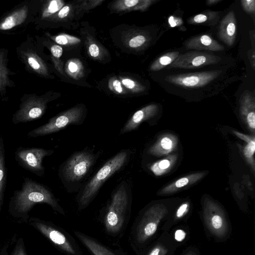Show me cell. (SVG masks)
<instances>
[{
	"label": "cell",
	"instance_id": "cell-1",
	"mask_svg": "<svg viewBox=\"0 0 255 255\" xmlns=\"http://www.w3.org/2000/svg\"><path fill=\"white\" fill-rule=\"evenodd\" d=\"M38 203H46L54 210L64 215L63 209L52 192L45 186L25 178L21 189L15 191L11 198L8 212L13 217L27 222L29 213Z\"/></svg>",
	"mask_w": 255,
	"mask_h": 255
},
{
	"label": "cell",
	"instance_id": "cell-2",
	"mask_svg": "<svg viewBox=\"0 0 255 255\" xmlns=\"http://www.w3.org/2000/svg\"><path fill=\"white\" fill-rule=\"evenodd\" d=\"M128 156L126 151H121L103 165L84 188L79 200L81 207L88 205L104 182L125 164Z\"/></svg>",
	"mask_w": 255,
	"mask_h": 255
},
{
	"label": "cell",
	"instance_id": "cell-3",
	"mask_svg": "<svg viewBox=\"0 0 255 255\" xmlns=\"http://www.w3.org/2000/svg\"><path fill=\"white\" fill-rule=\"evenodd\" d=\"M128 202L127 186L120 185L113 194L105 217L106 230L110 233L119 232L124 224Z\"/></svg>",
	"mask_w": 255,
	"mask_h": 255
},
{
	"label": "cell",
	"instance_id": "cell-4",
	"mask_svg": "<svg viewBox=\"0 0 255 255\" xmlns=\"http://www.w3.org/2000/svg\"><path fill=\"white\" fill-rule=\"evenodd\" d=\"M84 111L81 107L71 108L50 119L45 124L31 131V137L44 136L57 132L71 125H80L83 121Z\"/></svg>",
	"mask_w": 255,
	"mask_h": 255
},
{
	"label": "cell",
	"instance_id": "cell-5",
	"mask_svg": "<svg viewBox=\"0 0 255 255\" xmlns=\"http://www.w3.org/2000/svg\"><path fill=\"white\" fill-rule=\"evenodd\" d=\"M96 155L86 150L73 154L66 162L62 170L66 181L77 182L87 174L96 161Z\"/></svg>",
	"mask_w": 255,
	"mask_h": 255
},
{
	"label": "cell",
	"instance_id": "cell-6",
	"mask_svg": "<svg viewBox=\"0 0 255 255\" xmlns=\"http://www.w3.org/2000/svg\"><path fill=\"white\" fill-rule=\"evenodd\" d=\"M222 72L219 70H212L174 74L167 76L165 80L172 85L184 89H198L211 84Z\"/></svg>",
	"mask_w": 255,
	"mask_h": 255
},
{
	"label": "cell",
	"instance_id": "cell-7",
	"mask_svg": "<svg viewBox=\"0 0 255 255\" xmlns=\"http://www.w3.org/2000/svg\"><path fill=\"white\" fill-rule=\"evenodd\" d=\"M203 217L207 227L214 235L222 238L227 235L229 225L223 209L207 198L204 201Z\"/></svg>",
	"mask_w": 255,
	"mask_h": 255
},
{
	"label": "cell",
	"instance_id": "cell-8",
	"mask_svg": "<svg viewBox=\"0 0 255 255\" xmlns=\"http://www.w3.org/2000/svg\"><path fill=\"white\" fill-rule=\"evenodd\" d=\"M167 213V208L162 204H156L148 208L144 213L137 228V241L143 243L151 238Z\"/></svg>",
	"mask_w": 255,
	"mask_h": 255
},
{
	"label": "cell",
	"instance_id": "cell-9",
	"mask_svg": "<svg viewBox=\"0 0 255 255\" xmlns=\"http://www.w3.org/2000/svg\"><path fill=\"white\" fill-rule=\"evenodd\" d=\"M47 100L34 95H25L18 110L13 114L14 124L33 121L41 117L46 108Z\"/></svg>",
	"mask_w": 255,
	"mask_h": 255
},
{
	"label": "cell",
	"instance_id": "cell-10",
	"mask_svg": "<svg viewBox=\"0 0 255 255\" xmlns=\"http://www.w3.org/2000/svg\"><path fill=\"white\" fill-rule=\"evenodd\" d=\"M53 150L42 148H18L15 152V157L19 165L38 176L44 174L42 165L43 158L51 155Z\"/></svg>",
	"mask_w": 255,
	"mask_h": 255
},
{
	"label": "cell",
	"instance_id": "cell-11",
	"mask_svg": "<svg viewBox=\"0 0 255 255\" xmlns=\"http://www.w3.org/2000/svg\"><path fill=\"white\" fill-rule=\"evenodd\" d=\"M27 223L67 254L76 255L75 250L66 236L50 223L35 217H30Z\"/></svg>",
	"mask_w": 255,
	"mask_h": 255
},
{
	"label": "cell",
	"instance_id": "cell-12",
	"mask_svg": "<svg viewBox=\"0 0 255 255\" xmlns=\"http://www.w3.org/2000/svg\"><path fill=\"white\" fill-rule=\"evenodd\" d=\"M221 60L220 57L198 51H191L179 54L168 68L194 69L215 64Z\"/></svg>",
	"mask_w": 255,
	"mask_h": 255
},
{
	"label": "cell",
	"instance_id": "cell-13",
	"mask_svg": "<svg viewBox=\"0 0 255 255\" xmlns=\"http://www.w3.org/2000/svg\"><path fill=\"white\" fill-rule=\"evenodd\" d=\"M217 35L228 46L234 44L237 35V20L233 10L229 11L221 20Z\"/></svg>",
	"mask_w": 255,
	"mask_h": 255
},
{
	"label": "cell",
	"instance_id": "cell-14",
	"mask_svg": "<svg viewBox=\"0 0 255 255\" xmlns=\"http://www.w3.org/2000/svg\"><path fill=\"white\" fill-rule=\"evenodd\" d=\"M158 110L157 105L150 104L137 111L121 129V134L136 129L142 122L153 117L157 113Z\"/></svg>",
	"mask_w": 255,
	"mask_h": 255
},
{
	"label": "cell",
	"instance_id": "cell-15",
	"mask_svg": "<svg viewBox=\"0 0 255 255\" xmlns=\"http://www.w3.org/2000/svg\"><path fill=\"white\" fill-rule=\"evenodd\" d=\"M241 115L253 133L255 129V97L249 91H245L240 101Z\"/></svg>",
	"mask_w": 255,
	"mask_h": 255
},
{
	"label": "cell",
	"instance_id": "cell-16",
	"mask_svg": "<svg viewBox=\"0 0 255 255\" xmlns=\"http://www.w3.org/2000/svg\"><path fill=\"white\" fill-rule=\"evenodd\" d=\"M188 49L220 51L224 47L207 34H202L188 39L185 43Z\"/></svg>",
	"mask_w": 255,
	"mask_h": 255
},
{
	"label": "cell",
	"instance_id": "cell-17",
	"mask_svg": "<svg viewBox=\"0 0 255 255\" xmlns=\"http://www.w3.org/2000/svg\"><path fill=\"white\" fill-rule=\"evenodd\" d=\"M178 142L176 135L172 133L163 134L149 148L148 153L156 156L168 154L176 148Z\"/></svg>",
	"mask_w": 255,
	"mask_h": 255
},
{
	"label": "cell",
	"instance_id": "cell-18",
	"mask_svg": "<svg viewBox=\"0 0 255 255\" xmlns=\"http://www.w3.org/2000/svg\"><path fill=\"white\" fill-rule=\"evenodd\" d=\"M19 55L29 70L42 76L47 75V69L42 60L32 49L20 50Z\"/></svg>",
	"mask_w": 255,
	"mask_h": 255
},
{
	"label": "cell",
	"instance_id": "cell-19",
	"mask_svg": "<svg viewBox=\"0 0 255 255\" xmlns=\"http://www.w3.org/2000/svg\"><path fill=\"white\" fill-rule=\"evenodd\" d=\"M206 172H200L189 174L181 177L163 188L159 195H166L175 193L183 188L191 185L202 179Z\"/></svg>",
	"mask_w": 255,
	"mask_h": 255
},
{
	"label": "cell",
	"instance_id": "cell-20",
	"mask_svg": "<svg viewBox=\"0 0 255 255\" xmlns=\"http://www.w3.org/2000/svg\"><path fill=\"white\" fill-rule=\"evenodd\" d=\"M28 9L24 5L15 10L0 22V30H8L22 24L28 16Z\"/></svg>",
	"mask_w": 255,
	"mask_h": 255
},
{
	"label": "cell",
	"instance_id": "cell-21",
	"mask_svg": "<svg viewBox=\"0 0 255 255\" xmlns=\"http://www.w3.org/2000/svg\"><path fill=\"white\" fill-rule=\"evenodd\" d=\"M0 255H28L23 238L14 236L8 241L0 249Z\"/></svg>",
	"mask_w": 255,
	"mask_h": 255
},
{
	"label": "cell",
	"instance_id": "cell-22",
	"mask_svg": "<svg viewBox=\"0 0 255 255\" xmlns=\"http://www.w3.org/2000/svg\"><path fill=\"white\" fill-rule=\"evenodd\" d=\"M80 241L94 255H116L105 247L82 233L75 232Z\"/></svg>",
	"mask_w": 255,
	"mask_h": 255
},
{
	"label": "cell",
	"instance_id": "cell-23",
	"mask_svg": "<svg viewBox=\"0 0 255 255\" xmlns=\"http://www.w3.org/2000/svg\"><path fill=\"white\" fill-rule=\"evenodd\" d=\"M177 158L176 155H170L152 164L150 167V170L156 176L165 174L171 170L176 161Z\"/></svg>",
	"mask_w": 255,
	"mask_h": 255
},
{
	"label": "cell",
	"instance_id": "cell-24",
	"mask_svg": "<svg viewBox=\"0 0 255 255\" xmlns=\"http://www.w3.org/2000/svg\"><path fill=\"white\" fill-rule=\"evenodd\" d=\"M7 62V51L0 49V93L5 92L7 87L12 86Z\"/></svg>",
	"mask_w": 255,
	"mask_h": 255
},
{
	"label": "cell",
	"instance_id": "cell-25",
	"mask_svg": "<svg viewBox=\"0 0 255 255\" xmlns=\"http://www.w3.org/2000/svg\"><path fill=\"white\" fill-rule=\"evenodd\" d=\"M151 0H124L115 3V8L119 10H140L144 11L153 2Z\"/></svg>",
	"mask_w": 255,
	"mask_h": 255
},
{
	"label": "cell",
	"instance_id": "cell-26",
	"mask_svg": "<svg viewBox=\"0 0 255 255\" xmlns=\"http://www.w3.org/2000/svg\"><path fill=\"white\" fill-rule=\"evenodd\" d=\"M6 179V170L4 141L2 137L0 136V213L3 204Z\"/></svg>",
	"mask_w": 255,
	"mask_h": 255
},
{
	"label": "cell",
	"instance_id": "cell-27",
	"mask_svg": "<svg viewBox=\"0 0 255 255\" xmlns=\"http://www.w3.org/2000/svg\"><path fill=\"white\" fill-rule=\"evenodd\" d=\"M178 51L167 52L155 60L150 67L152 71H157L172 64L179 55Z\"/></svg>",
	"mask_w": 255,
	"mask_h": 255
},
{
	"label": "cell",
	"instance_id": "cell-28",
	"mask_svg": "<svg viewBox=\"0 0 255 255\" xmlns=\"http://www.w3.org/2000/svg\"><path fill=\"white\" fill-rule=\"evenodd\" d=\"M218 14V11H207L189 18L188 19V22L191 24L213 23L215 22L216 20H217Z\"/></svg>",
	"mask_w": 255,
	"mask_h": 255
},
{
	"label": "cell",
	"instance_id": "cell-29",
	"mask_svg": "<svg viewBox=\"0 0 255 255\" xmlns=\"http://www.w3.org/2000/svg\"><path fill=\"white\" fill-rule=\"evenodd\" d=\"M64 2L61 0H53L48 1L42 11V17L46 18L59 11L64 5Z\"/></svg>",
	"mask_w": 255,
	"mask_h": 255
},
{
	"label": "cell",
	"instance_id": "cell-30",
	"mask_svg": "<svg viewBox=\"0 0 255 255\" xmlns=\"http://www.w3.org/2000/svg\"><path fill=\"white\" fill-rule=\"evenodd\" d=\"M255 151V139L247 142L243 149L244 155L252 170L255 171V162L254 153Z\"/></svg>",
	"mask_w": 255,
	"mask_h": 255
},
{
	"label": "cell",
	"instance_id": "cell-31",
	"mask_svg": "<svg viewBox=\"0 0 255 255\" xmlns=\"http://www.w3.org/2000/svg\"><path fill=\"white\" fill-rule=\"evenodd\" d=\"M189 207L190 205L188 202H185L182 204L176 210L172 218V220L169 222V225H172L182 219L188 212Z\"/></svg>",
	"mask_w": 255,
	"mask_h": 255
},
{
	"label": "cell",
	"instance_id": "cell-32",
	"mask_svg": "<svg viewBox=\"0 0 255 255\" xmlns=\"http://www.w3.org/2000/svg\"><path fill=\"white\" fill-rule=\"evenodd\" d=\"M54 40L60 45L74 44L81 42L79 38L68 34L59 35L55 37Z\"/></svg>",
	"mask_w": 255,
	"mask_h": 255
},
{
	"label": "cell",
	"instance_id": "cell-33",
	"mask_svg": "<svg viewBox=\"0 0 255 255\" xmlns=\"http://www.w3.org/2000/svg\"><path fill=\"white\" fill-rule=\"evenodd\" d=\"M122 84L132 92H140L144 90V87L140 84L129 78H122Z\"/></svg>",
	"mask_w": 255,
	"mask_h": 255
},
{
	"label": "cell",
	"instance_id": "cell-34",
	"mask_svg": "<svg viewBox=\"0 0 255 255\" xmlns=\"http://www.w3.org/2000/svg\"><path fill=\"white\" fill-rule=\"evenodd\" d=\"M146 41V38L143 35H138L132 38L128 42V45L131 48H137L142 46Z\"/></svg>",
	"mask_w": 255,
	"mask_h": 255
},
{
	"label": "cell",
	"instance_id": "cell-35",
	"mask_svg": "<svg viewBox=\"0 0 255 255\" xmlns=\"http://www.w3.org/2000/svg\"><path fill=\"white\" fill-rule=\"evenodd\" d=\"M169 251L167 248L161 244H157L149 252L147 255H166Z\"/></svg>",
	"mask_w": 255,
	"mask_h": 255
},
{
	"label": "cell",
	"instance_id": "cell-36",
	"mask_svg": "<svg viewBox=\"0 0 255 255\" xmlns=\"http://www.w3.org/2000/svg\"><path fill=\"white\" fill-rule=\"evenodd\" d=\"M244 10L250 14H254L255 12V0H243L241 1Z\"/></svg>",
	"mask_w": 255,
	"mask_h": 255
},
{
	"label": "cell",
	"instance_id": "cell-37",
	"mask_svg": "<svg viewBox=\"0 0 255 255\" xmlns=\"http://www.w3.org/2000/svg\"><path fill=\"white\" fill-rule=\"evenodd\" d=\"M109 87L112 91L117 94H122L123 93L124 89L122 83L118 79H111L109 82Z\"/></svg>",
	"mask_w": 255,
	"mask_h": 255
},
{
	"label": "cell",
	"instance_id": "cell-38",
	"mask_svg": "<svg viewBox=\"0 0 255 255\" xmlns=\"http://www.w3.org/2000/svg\"><path fill=\"white\" fill-rule=\"evenodd\" d=\"M50 50L52 56L56 58H60L62 55V48L58 45H52Z\"/></svg>",
	"mask_w": 255,
	"mask_h": 255
},
{
	"label": "cell",
	"instance_id": "cell-39",
	"mask_svg": "<svg viewBox=\"0 0 255 255\" xmlns=\"http://www.w3.org/2000/svg\"><path fill=\"white\" fill-rule=\"evenodd\" d=\"M168 22L171 27L179 26L183 23L182 20L178 17L170 16L168 19Z\"/></svg>",
	"mask_w": 255,
	"mask_h": 255
},
{
	"label": "cell",
	"instance_id": "cell-40",
	"mask_svg": "<svg viewBox=\"0 0 255 255\" xmlns=\"http://www.w3.org/2000/svg\"><path fill=\"white\" fill-rule=\"evenodd\" d=\"M233 133L239 138L242 139L243 140L246 141V142H248L254 139H255V136H251L247 135L245 134L242 133L239 131L236 130H233Z\"/></svg>",
	"mask_w": 255,
	"mask_h": 255
},
{
	"label": "cell",
	"instance_id": "cell-41",
	"mask_svg": "<svg viewBox=\"0 0 255 255\" xmlns=\"http://www.w3.org/2000/svg\"><path fill=\"white\" fill-rule=\"evenodd\" d=\"M89 52L92 57H96L99 55V48L96 44H91L89 47Z\"/></svg>",
	"mask_w": 255,
	"mask_h": 255
},
{
	"label": "cell",
	"instance_id": "cell-42",
	"mask_svg": "<svg viewBox=\"0 0 255 255\" xmlns=\"http://www.w3.org/2000/svg\"><path fill=\"white\" fill-rule=\"evenodd\" d=\"M70 10L69 6L66 5L63 6L58 13V17L60 18H64L66 17L68 14Z\"/></svg>",
	"mask_w": 255,
	"mask_h": 255
},
{
	"label": "cell",
	"instance_id": "cell-43",
	"mask_svg": "<svg viewBox=\"0 0 255 255\" xmlns=\"http://www.w3.org/2000/svg\"><path fill=\"white\" fill-rule=\"evenodd\" d=\"M186 237L185 232L182 230H177L174 234V237L176 241L178 242L182 241Z\"/></svg>",
	"mask_w": 255,
	"mask_h": 255
},
{
	"label": "cell",
	"instance_id": "cell-44",
	"mask_svg": "<svg viewBox=\"0 0 255 255\" xmlns=\"http://www.w3.org/2000/svg\"><path fill=\"white\" fill-rule=\"evenodd\" d=\"M68 69L71 73H75L78 70V66L74 61H71L68 64Z\"/></svg>",
	"mask_w": 255,
	"mask_h": 255
},
{
	"label": "cell",
	"instance_id": "cell-45",
	"mask_svg": "<svg viewBox=\"0 0 255 255\" xmlns=\"http://www.w3.org/2000/svg\"><path fill=\"white\" fill-rule=\"evenodd\" d=\"M221 1V0H208L206 1V3L207 5L211 6L215 5Z\"/></svg>",
	"mask_w": 255,
	"mask_h": 255
},
{
	"label": "cell",
	"instance_id": "cell-46",
	"mask_svg": "<svg viewBox=\"0 0 255 255\" xmlns=\"http://www.w3.org/2000/svg\"><path fill=\"white\" fill-rule=\"evenodd\" d=\"M186 255H194L193 254H192V253H189Z\"/></svg>",
	"mask_w": 255,
	"mask_h": 255
}]
</instances>
